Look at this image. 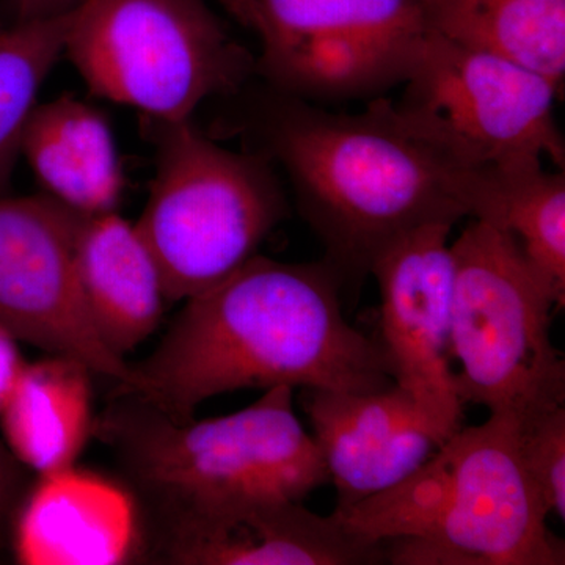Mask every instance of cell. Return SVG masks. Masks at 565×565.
<instances>
[{
	"label": "cell",
	"mask_w": 565,
	"mask_h": 565,
	"mask_svg": "<svg viewBox=\"0 0 565 565\" xmlns=\"http://www.w3.org/2000/svg\"><path fill=\"white\" fill-rule=\"evenodd\" d=\"M343 288L326 263L253 256L184 307L154 349L129 363L136 393L174 422L245 388L371 393L394 384L379 341L343 315Z\"/></svg>",
	"instance_id": "cell-1"
},
{
	"label": "cell",
	"mask_w": 565,
	"mask_h": 565,
	"mask_svg": "<svg viewBox=\"0 0 565 565\" xmlns=\"http://www.w3.org/2000/svg\"><path fill=\"white\" fill-rule=\"evenodd\" d=\"M264 137L343 292L359 288L405 233L473 217L490 173L460 167L407 131L388 99L345 115L289 96L270 111Z\"/></svg>",
	"instance_id": "cell-2"
},
{
	"label": "cell",
	"mask_w": 565,
	"mask_h": 565,
	"mask_svg": "<svg viewBox=\"0 0 565 565\" xmlns=\"http://www.w3.org/2000/svg\"><path fill=\"white\" fill-rule=\"evenodd\" d=\"M334 514L353 534L384 545L392 564H565L509 416L460 427L401 484Z\"/></svg>",
	"instance_id": "cell-3"
},
{
	"label": "cell",
	"mask_w": 565,
	"mask_h": 565,
	"mask_svg": "<svg viewBox=\"0 0 565 565\" xmlns=\"http://www.w3.org/2000/svg\"><path fill=\"white\" fill-rule=\"evenodd\" d=\"M93 437L114 456L140 511L303 501L330 482L313 435L294 412L291 386L266 390L236 414L189 422L117 386Z\"/></svg>",
	"instance_id": "cell-4"
},
{
	"label": "cell",
	"mask_w": 565,
	"mask_h": 565,
	"mask_svg": "<svg viewBox=\"0 0 565 565\" xmlns=\"http://www.w3.org/2000/svg\"><path fill=\"white\" fill-rule=\"evenodd\" d=\"M145 129L156 174L134 225L158 264L167 302H184L258 255L288 204L269 156L226 150L191 118H145Z\"/></svg>",
	"instance_id": "cell-5"
},
{
	"label": "cell",
	"mask_w": 565,
	"mask_h": 565,
	"mask_svg": "<svg viewBox=\"0 0 565 565\" xmlns=\"http://www.w3.org/2000/svg\"><path fill=\"white\" fill-rule=\"evenodd\" d=\"M451 253V348L462 403L515 422L564 407L565 362L550 334L559 307L514 237L473 218Z\"/></svg>",
	"instance_id": "cell-6"
},
{
	"label": "cell",
	"mask_w": 565,
	"mask_h": 565,
	"mask_svg": "<svg viewBox=\"0 0 565 565\" xmlns=\"http://www.w3.org/2000/svg\"><path fill=\"white\" fill-rule=\"evenodd\" d=\"M63 54L95 95L161 121L189 120L253 66L204 0H81Z\"/></svg>",
	"instance_id": "cell-7"
},
{
	"label": "cell",
	"mask_w": 565,
	"mask_h": 565,
	"mask_svg": "<svg viewBox=\"0 0 565 565\" xmlns=\"http://www.w3.org/2000/svg\"><path fill=\"white\" fill-rule=\"evenodd\" d=\"M559 88L541 74L430 31L404 93L390 102L407 131L476 172L563 167L553 114Z\"/></svg>",
	"instance_id": "cell-8"
},
{
	"label": "cell",
	"mask_w": 565,
	"mask_h": 565,
	"mask_svg": "<svg viewBox=\"0 0 565 565\" xmlns=\"http://www.w3.org/2000/svg\"><path fill=\"white\" fill-rule=\"evenodd\" d=\"M258 66L299 99L359 98L404 84L429 22L422 0H256Z\"/></svg>",
	"instance_id": "cell-9"
},
{
	"label": "cell",
	"mask_w": 565,
	"mask_h": 565,
	"mask_svg": "<svg viewBox=\"0 0 565 565\" xmlns=\"http://www.w3.org/2000/svg\"><path fill=\"white\" fill-rule=\"evenodd\" d=\"M81 215L46 193L0 195V327L18 343L128 386L129 363L102 343L82 302L74 269Z\"/></svg>",
	"instance_id": "cell-10"
},
{
	"label": "cell",
	"mask_w": 565,
	"mask_h": 565,
	"mask_svg": "<svg viewBox=\"0 0 565 565\" xmlns=\"http://www.w3.org/2000/svg\"><path fill=\"white\" fill-rule=\"evenodd\" d=\"M303 501L250 500L140 511V563L167 565H359L385 561L384 545L353 534L337 514Z\"/></svg>",
	"instance_id": "cell-11"
},
{
	"label": "cell",
	"mask_w": 565,
	"mask_h": 565,
	"mask_svg": "<svg viewBox=\"0 0 565 565\" xmlns=\"http://www.w3.org/2000/svg\"><path fill=\"white\" fill-rule=\"evenodd\" d=\"M451 223L418 226L375 258L381 341L394 384L403 386L448 437L462 427L452 371Z\"/></svg>",
	"instance_id": "cell-12"
},
{
	"label": "cell",
	"mask_w": 565,
	"mask_h": 565,
	"mask_svg": "<svg viewBox=\"0 0 565 565\" xmlns=\"http://www.w3.org/2000/svg\"><path fill=\"white\" fill-rule=\"evenodd\" d=\"M302 405L337 489L334 512L401 484L449 438L397 384L371 393L303 390Z\"/></svg>",
	"instance_id": "cell-13"
},
{
	"label": "cell",
	"mask_w": 565,
	"mask_h": 565,
	"mask_svg": "<svg viewBox=\"0 0 565 565\" xmlns=\"http://www.w3.org/2000/svg\"><path fill=\"white\" fill-rule=\"evenodd\" d=\"M139 503L125 482L73 467L33 479L11 525L22 565L140 563Z\"/></svg>",
	"instance_id": "cell-14"
},
{
	"label": "cell",
	"mask_w": 565,
	"mask_h": 565,
	"mask_svg": "<svg viewBox=\"0 0 565 565\" xmlns=\"http://www.w3.org/2000/svg\"><path fill=\"white\" fill-rule=\"evenodd\" d=\"M74 269L93 329L111 353L125 359L158 330L166 294L136 225L115 211L82 214Z\"/></svg>",
	"instance_id": "cell-15"
},
{
	"label": "cell",
	"mask_w": 565,
	"mask_h": 565,
	"mask_svg": "<svg viewBox=\"0 0 565 565\" xmlns=\"http://www.w3.org/2000/svg\"><path fill=\"white\" fill-rule=\"evenodd\" d=\"M21 154L46 195L84 215L115 211L122 174L117 147L102 114L61 96L36 104L25 126Z\"/></svg>",
	"instance_id": "cell-16"
},
{
	"label": "cell",
	"mask_w": 565,
	"mask_h": 565,
	"mask_svg": "<svg viewBox=\"0 0 565 565\" xmlns=\"http://www.w3.org/2000/svg\"><path fill=\"white\" fill-rule=\"evenodd\" d=\"M93 371L79 360L47 355L25 363L0 408L2 440L36 476L76 465L93 437Z\"/></svg>",
	"instance_id": "cell-17"
},
{
	"label": "cell",
	"mask_w": 565,
	"mask_h": 565,
	"mask_svg": "<svg viewBox=\"0 0 565 565\" xmlns=\"http://www.w3.org/2000/svg\"><path fill=\"white\" fill-rule=\"evenodd\" d=\"M430 31L541 74L561 88L565 0H422Z\"/></svg>",
	"instance_id": "cell-18"
},
{
	"label": "cell",
	"mask_w": 565,
	"mask_h": 565,
	"mask_svg": "<svg viewBox=\"0 0 565 565\" xmlns=\"http://www.w3.org/2000/svg\"><path fill=\"white\" fill-rule=\"evenodd\" d=\"M511 234L526 262L565 305V180L544 166L493 172L475 217Z\"/></svg>",
	"instance_id": "cell-19"
},
{
	"label": "cell",
	"mask_w": 565,
	"mask_h": 565,
	"mask_svg": "<svg viewBox=\"0 0 565 565\" xmlns=\"http://www.w3.org/2000/svg\"><path fill=\"white\" fill-rule=\"evenodd\" d=\"M70 13L0 31V195L10 193L22 137L47 74L65 51Z\"/></svg>",
	"instance_id": "cell-20"
},
{
	"label": "cell",
	"mask_w": 565,
	"mask_h": 565,
	"mask_svg": "<svg viewBox=\"0 0 565 565\" xmlns=\"http://www.w3.org/2000/svg\"><path fill=\"white\" fill-rule=\"evenodd\" d=\"M516 448L546 512L565 519V405L516 422Z\"/></svg>",
	"instance_id": "cell-21"
},
{
	"label": "cell",
	"mask_w": 565,
	"mask_h": 565,
	"mask_svg": "<svg viewBox=\"0 0 565 565\" xmlns=\"http://www.w3.org/2000/svg\"><path fill=\"white\" fill-rule=\"evenodd\" d=\"M33 481L28 470L0 440V552L10 546L14 515Z\"/></svg>",
	"instance_id": "cell-22"
},
{
	"label": "cell",
	"mask_w": 565,
	"mask_h": 565,
	"mask_svg": "<svg viewBox=\"0 0 565 565\" xmlns=\"http://www.w3.org/2000/svg\"><path fill=\"white\" fill-rule=\"evenodd\" d=\"M18 344L20 343L17 338L0 327V408L9 397L13 385L17 384L25 364Z\"/></svg>",
	"instance_id": "cell-23"
},
{
	"label": "cell",
	"mask_w": 565,
	"mask_h": 565,
	"mask_svg": "<svg viewBox=\"0 0 565 565\" xmlns=\"http://www.w3.org/2000/svg\"><path fill=\"white\" fill-rule=\"evenodd\" d=\"M81 0H9L13 21L31 22L62 17L79 6Z\"/></svg>",
	"instance_id": "cell-24"
},
{
	"label": "cell",
	"mask_w": 565,
	"mask_h": 565,
	"mask_svg": "<svg viewBox=\"0 0 565 565\" xmlns=\"http://www.w3.org/2000/svg\"><path fill=\"white\" fill-rule=\"evenodd\" d=\"M241 24L256 33L262 32V14L256 0H217Z\"/></svg>",
	"instance_id": "cell-25"
}]
</instances>
